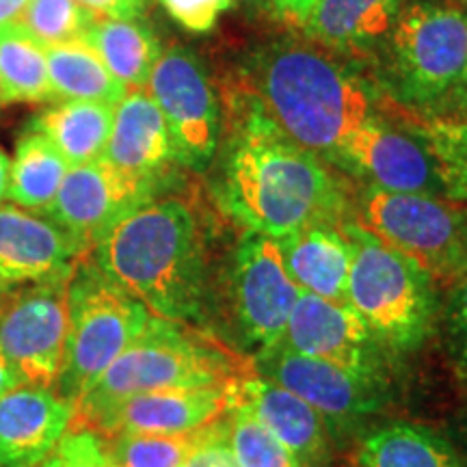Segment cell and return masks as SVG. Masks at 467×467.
Returning a JSON list of instances; mask_svg holds the SVG:
<instances>
[{"label": "cell", "instance_id": "cell-1", "mask_svg": "<svg viewBox=\"0 0 467 467\" xmlns=\"http://www.w3.org/2000/svg\"><path fill=\"white\" fill-rule=\"evenodd\" d=\"M89 258L151 317L213 336L217 284L206 230L189 202L162 197L132 210L110 227Z\"/></svg>", "mask_w": 467, "mask_h": 467}, {"label": "cell", "instance_id": "cell-2", "mask_svg": "<svg viewBox=\"0 0 467 467\" xmlns=\"http://www.w3.org/2000/svg\"><path fill=\"white\" fill-rule=\"evenodd\" d=\"M219 203L244 230L282 241L314 225H340L348 197L314 151L251 104L227 150L217 186Z\"/></svg>", "mask_w": 467, "mask_h": 467}, {"label": "cell", "instance_id": "cell-3", "mask_svg": "<svg viewBox=\"0 0 467 467\" xmlns=\"http://www.w3.org/2000/svg\"><path fill=\"white\" fill-rule=\"evenodd\" d=\"M254 370L251 359L195 327L151 317L145 329L76 402L72 424L89 426L137 394L230 385Z\"/></svg>", "mask_w": 467, "mask_h": 467}, {"label": "cell", "instance_id": "cell-4", "mask_svg": "<svg viewBox=\"0 0 467 467\" xmlns=\"http://www.w3.org/2000/svg\"><path fill=\"white\" fill-rule=\"evenodd\" d=\"M260 107L285 137L309 151L334 154L370 119V93L361 80L320 52L279 46L258 67Z\"/></svg>", "mask_w": 467, "mask_h": 467}, {"label": "cell", "instance_id": "cell-5", "mask_svg": "<svg viewBox=\"0 0 467 467\" xmlns=\"http://www.w3.org/2000/svg\"><path fill=\"white\" fill-rule=\"evenodd\" d=\"M353 249L347 303L396 364H405L437 337L441 290L424 268L389 247L355 219H344Z\"/></svg>", "mask_w": 467, "mask_h": 467}, {"label": "cell", "instance_id": "cell-6", "mask_svg": "<svg viewBox=\"0 0 467 467\" xmlns=\"http://www.w3.org/2000/svg\"><path fill=\"white\" fill-rule=\"evenodd\" d=\"M67 336L55 392L76 407L107 368L145 329L151 314L141 301L110 282L89 255L67 285Z\"/></svg>", "mask_w": 467, "mask_h": 467}, {"label": "cell", "instance_id": "cell-7", "mask_svg": "<svg viewBox=\"0 0 467 467\" xmlns=\"http://www.w3.org/2000/svg\"><path fill=\"white\" fill-rule=\"evenodd\" d=\"M299 292L285 268L279 241L244 230L227 288L217 292L213 336L254 359L284 340Z\"/></svg>", "mask_w": 467, "mask_h": 467}, {"label": "cell", "instance_id": "cell-8", "mask_svg": "<svg viewBox=\"0 0 467 467\" xmlns=\"http://www.w3.org/2000/svg\"><path fill=\"white\" fill-rule=\"evenodd\" d=\"M353 219L448 290L467 275V203L446 195L364 186Z\"/></svg>", "mask_w": 467, "mask_h": 467}, {"label": "cell", "instance_id": "cell-9", "mask_svg": "<svg viewBox=\"0 0 467 467\" xmlns=\"http://www.w3.org/2000/svg\"><path fill=\"white\" fill-rule=\"evenodd\" d=\"M396 87L407 104L440 110L467 85V11L416 3L392 28Z\"/></svg>", "mask_w": 467, "mask_h": 467}, {"label": "cell", "instance_id": "cell-10", "mask_svg": "<svg viewBox=\"0 0 467 467\" xmlns=\"http://www.w3.org/2000/svg\"><path fill=\"white\" fill-rule=\"evenodd\" d=\"M254 370L290 389L317 409L344 454L379 420L388 418L394 400L370 385L361 383L340 368L323 359L307 358L284 344L265 350L251 359Z\"/></svg>", "mask_w": 467, "mask_h": 467}, {"label": "cell", "instance_id": "cell-11", "mask_svg": "<svg viewBox=\"0 0 467 467\" xmlns=\"http://www.w3.org/2000/svg\"><path fill=\"white\" fill-rule=\"evenodd\" d=\"M279 344L340 368L396 400L402 366L396 364L348 303L327 301L309 292H299Z\"/></svg>", "mask_w": 467, "mask_h": 467}, {"label": "cell", "instance_id": "cell-12", "mask_svg": "<svg viewBox=\"0 0 467 467\" xmlns=\"http://www.w3.org/2000/svg\"><path fill=\"white\" fill-rule=\"evenodd\" d=\"M69 279L0 288V350L22 385L55 389L67 336Z\"/></svg>", "mask_w": 467, "mask_h": 467}, {"label": "cell", "instance_id": "cell-13", "mask_svg": "<svg viewBox=\"0 0 467 467\" xmlns=\"http://www.w3.org/2000/svg\"><path fill=\"white\" fill-rule=\"evenodd\" d=\"M145 89L165 117L175 162L197 171L206 169L217 151L219 107L197 57L180 46L165 50Z\"/></svg>", "mask_w": 467, "mask_h": 467}, {"label": "cell", "instance_id": "cell-14", "mask_svg": "<svg viewBox=\"0 0 467 467\" xmlns=\"http://www.w3.org/2000/svg\"><path fill=\"white\" fill-rule=\"evenodd\" d=\"M162 186L165 178L121 171L100 159L69 167L55 202L42 214L91 251L132 210L159 200Z\"/></svg>", "mask_w": 467, "mask_h": 467}, {"label": "cell", "instance_id": "cell-15", "mask_svg": "<svg viewBox=\"0 0 467 467\" xmlns=\"http://www.w3.org/2000/svg\"><path fill=\"white\" fill-rule=\"evenodd\" d=\"M337 165L366 180L364 186L389 192L443 195V186L429 150L379 119H368L331 154Z\"/></svg>", "mask_w": 467, "mask_h": 467}, {"label": "cell", "instance_id": "cell-16", "mask_svg": "<svg viewBox=\"0 0 467 467\" xmlns=\"http://www.w3.org/2000/svg\"><path fill=\"white\" fill-rule=\"evenodd\" d=\"M89 249L44 214L0 206V288L69 279Z\"/></svg>", "mask_w": 467, "mask_h": 467}, {"label": "cell", "instance_id": "cell-17", "mask_svg": "<svg viewBox=\"0 0 467 467\" xmlns=\"http://www.w3.org/2000/svg\"><path fill=\"white\" fill-rule=\"evenodd\" d=\"M230 400L265 424L301 467H331L340 461V448L317 409L260 372L249 370L232 381Z\"/></svg>", "mask_w": 467, "mask_h": 467}, {"label": "cell", "instance_id": "cell-18", "mask_svg": "<svg viewBox=\"0 0 467 467\" xmlns=\"http://www.w3.org/2000/svg\"><path fill=\"white\" fill-rule=\"evenodd\" d=\"M232 385V383H230ZM230 385L145 392L109 409L87 429L98 435H186L214 424L230 411Z\"/></svg>", "mask_w": 467, "mask_h": 467}, {"label": "cell", "instance_id": "cell-19", "mask_svg": "<svg viewBox=\"0 0 467 467\" xmlns=\"http://www.w3.org/2000/svg\"><path fill=\"white\" fill-rule=\"evenodd\" d=\"M74 420L52 388L20 385L0 396V467H42Z\"/></svg>", "mask_w": 467, "mask_h": 467}, {"label": "cell", "instance_id": "cell-20", "mask_svg": "<svg viewBox=\"0 0 467 467\" xmlns=\"http://www.w3.org/2000/svg\"><path fill=\"white\" fill-rule=\"evenodd\" d=\"M102 159L121 171L165 178L175 151L165 117L148 91H128L117 104Z\"/></svg>", "mask_w": 467, "mask_h": 467}, {"label": "cell", "instance_id": "cell-21", "mask_svg": "<svg viewBox=\"0 0 467 467\" xmlns=\"http://www.w3.org/2000/svg\"><path fill=\"white\" fill-rule=\"evenodd\" d=\"M348 457V467H463L443 429L392 416L372 424Z\"/></svg>", "mask_w": 467, "mask_h": 467}, {"label": "cell", "instance_id": "cell-22", "mask_svg": "<svg viewBox=\"0 0 467 467\" xmlns=\"http://www.w3.org/2000/svg\"><path fill=\"white\" fill-rule=\"evenodd\" d=\"M285 268L301 292L320 299L347 303L350 273L348 238L340 225H314L279 241Z\"/></svg>", "mask_w": 467, "mask_h": 467}, {"label": "cell", "instance_id": "cell-23", "mask_svg": "<svg viewBox=\"0 0 467 467\" xmlns=\"http://www.w3.org/2000/svg\"><path fill=\"white\" fill-rule=\"evenodd\" d=\"M115 107L102 102L58 100L31 117L28 128L42 132L69 167L100 161L107 150Z\"/></svg>", "mask_w": 467, "mask_h": 467}, {"label": "cell", "instance_id": "cell-24", "mask_svg": "<svg viewBox=\"0 0 467 467\" xmlns=\"http://www.w3.org/2000/svg\"><path fill=\"white\" fill-rule=\"evenodd\" d=\"M399 0H317L303 22L329 48H364L392 33Z\"/></svg>", "mask_w": 467, "mask_h": 467}, {"label": "cell", "instance_id": "cell-25", "mask_svg": "<svg viewBox=\"0 0 467 467\" xmlns=\"http://www.w3.org/2000/svg\"><path fill=\"white\" fill-rule=\"evenodd\" d=\"M83 42L128 91L148 85L151 69L162 55L156 35L141 20L96 17Z\"/></svg>", "mask_w": 467, "mask_h": 467}, {"label": "cell", "instance_id": "cell-26", "mask_svg": "<svg viewBox=\"0 0 467 467\" xmlns=\"http://www.w3.org/2000/svg\"><path fill=\"white\" fill-rule=\"evenodd\" d=\"M48 80L52 98L57 100L102 102L117 107L128 93L100 57L85 42L46 46Z\"/></svg>", "mask_w": 467, "mask_h": 467}, {"label": "cell", "instance_id": "cell-27", "mask_svg": "<svg viewBox=\"0 0 467 467\" xmlns=\"http://www.w3.org/2000/svg\"><path fill=\"white\" fill-rule=\"evenodd\" d=\"M67 171L69 165L61 151L42 132L26 126L9 165L7 197L16 206L42 214L55 202Z\"/></svg>", "mask_w": 467, "mask_h": 467}, {"label": "cell", "instance_id": "cell-28", "mask_svg": "<svg viewBox=\"0 0 467 467\" xmlns=\"http://www.w3.org/2000/svg\"><path fill=\"white\" fill-rule=\"evenodd\" d=\"M52 100L46 46L20 22L0 26V104Z\"/></svg>", "mask_w": 467, "mask_h": 467}, {"label": "cell", "instance_id": "cell-29", "mask_svg": "<svg viewBox=\"0 0 467 467\" xmlns=\"http://www.w3.org/2000/svg\"><path fill=\"white\" fill-rule=\"evenodd\" d=\"M418 134L435 162L443 195L467 203V117L429 115L418 121Z\"/></svg>", "mask_w": 467, "mask_h": 467}, {"label": "cell", "instance_id": "cell-30", "mask_svg": "<svg viewBox=\"0 0 467 467\" xmlns=\"http://www.w3.org/2000/svg\"><path fill=\"white\" fill-rule=\"evenodd\" d=\"M230 451L241 467H301L299 461L247 409L232 405L225 413Z\"/></svg>", "mask_w": 467, "mask_h": 467}, {"label": "cell", "instance_id": "cell-31", "mask_svg": "<svg viewBox=\"0 0 467 467\" xmlns=\"http://www.w3.org/2000/svg\"><path fill=\"white\" fill-rule=\"evenodd\" d=\"M203 431V429H202ZM202 431L186 435H109L102 437L113 467H182Z\"/></svg>", "mask_w": 467, "mask_h": 467}, {"label": "cell", "instance_id": "cell-32", "mask_svg": "<svg viewBox=\"0 0 467 467\" xmlns=\"http://www.w3.org/2000/svg\"><path fill=\"white\" fill-rule=\"evenodd\" d=\"M98 16L76 0H28L17 22L44 46L83 42L87 28Z\"/></svg>", "mask_w": 467, "mask_h": 467}, {"label": "cell", "instance_id": "cell-33", "mask_svg": "<svg viewBox=\"0 0 467 467\" xmlns=\"http://www.w3.org/2000/svg\"><path fill=\"white\" fill-rule=\"evenodd\" d=\"M443 292L435 340H440L454 383L467 396V275Z\"/></svg>", "mask_w": 467, "mask_h": 467}, {"label": "cell", "instance_id": "cell-34", "mask_svg": "<svg viewBox=\"0 0 467 467\" xmlns=\"http://www.w3.org/2000/svg\"><path fill=\"white\" fill-rule=\"evenodd\" d=\"M42 467H113L102 435L72 424Z\"/></svg>", "mask_w": 467, "mask_h": 467}, {"label": "cell", "instance_id": "cell-35", "mask_svg": "<svg viewBox=\"0 0 467 467\" xmlns=\"http://www.w3.org/2000/svg\"><path fill=\"white\" fill-rule=\"evenodd\" d=\"M167 14L191 33H208L234 0H161Z\"/></svg>", "mask_w": 467, "mask_h": 467}, {"label": "cell", "instance_id": "cell-36", "mask_svg": "<svg viewBox=\"0 0 467 467\" xmlns=\"http://www.w3.org/2000/svg\"><path fill=\"white\" fill-rule=\"evenodd\" d=\"M182 467H241L227 443L225 416L202 431L200 440L184 459Z\"/></svg>", "mask_w": 467, "mask_h": 467}, {"label": "cell", "instance_id": "cell-37", "mask_svg": "<svg viewBox=\"0 0 467 467\" xmlns=\"http://www.w3.org/2000/svg\"><path fill=\"white\" fill-rule=\"evenodd\" d=\"M98 17H115V20H139L148 0H76Z\"/></svg>", "mask_w": 467, "mask_h": 467}, {"label": "cell", "instance_id": "cell-38", "mask_svg": "<svg viewBox=\"0 0 467 467\" xmlns=\"http://www.w3.org/2000/svg\"><path fill=\"white\" fill-rule=\"evenodd\" d=\"M443 433L451 437L461 461H463V467H467V409L448 420L446 426H443Z\"/></svg>", "mask_w": 467, "mask_h": 467}, {"label": "cell", "instance_id": "cell-39", "mask_svg": "<svg viewBox=\"0 0 467 467\" xmlns=\"http://www.w3.org/2000/svg\"><path fill=\"white\" fill-rule=\"evenodd\" d=\"M275 3V7L279 14L284 17H288V20H295V22H306V17L309 16V11L314 9V5H317V0H273Z\"/></svg>", "mask_w": 467, "mask_h": 467}, {"label": "cell", "instance_id": "cell-40", "mask_svg": "<svg viewBox=\"0 0 467 467\" xmlns=\"http://www.w3.org/2000/svg\"><path fill=\"white\" fill-rule=\"evenodd\" d=\"M433 115H448V117H467V85L463 89L454 93L440 110H435Z\"/></svg>", "mask_w": 467, "mask_h": 467}, {"label": "cell", "instance_id": "cell-41", "mask_svg": "<svg viewBox=\"0 0 467 467\" xmlns=\"http://www.w3.org/2000/svg\"><path fill=\"white\" fill-rule=\"evenodd\" d=\"M28 0H0V26L17 22L25 14Z\"/></svg>", "mask_w": 467, "mask_h": 467}, {"label": "cell", "instance_id": "cell-42", "mask_svg": "<svg viewBox=\"0 0 467 467\" xmlns=\"http://www.w3.org/2000/svg\"><path fill=\"white\" fill-rule=\"evenodd\" d=\"M20 379L14 372V368L7 361V358L3 355V350H0V396L11 392V389L20 388Z\"/></svg>", "mask_w": 467, "mask_h": 467}, {"label": "cell", "instance_id": "cell-43", "mask_svg": "<svg viewBox=\"0 0 467 467\" xmlns=\"http://www.w3.org/2000/svg\"><path fill=\"white\" fill-rule=\"evenodd\" d=\"M9 159L3 150H0V203H3L5 197H7L9 189Z\"/></svg>", "mask_w": 467, "mask_h": 467}, {"label": "cell", "instance_id": "cell-44", "mask_svg": "<svg viewBox=\"0 0 467 467\" xmlns=\"http://www.w3.org/2000/svg\"><path fill=\"white\" fill-rule=\"evenodd\" d=\"M451 5H454V7H461L467 11V0H451Z\"/></svg>", "mask_w": 467, "mask_h": 467}, {"label": "cell", "instance_id": "cell-45", "mask_svg": "<svg viewBox=\"0 0 467 467\" xmlns=\"http://www.w3.org/2000/svg\"><path fill=\"white\" fill-rule=\"evenodd\" d=\"M243 3H251V0H243Z\"/></svg>", "mask_w": 467, "mask_h": 467}, {"label": "cell", "instance_id": "cell-46", "mask_svg": "<svg viewBox=\"0 0 467 467\" xmlns=\"http://www.w3.org/2000/svg\"><path fill=\"white\" fill-rule=\"evenodd\" d=\"M331 467H340V463H337V465H331Z\"/></svg>", "mask_w": 467, "mask_h": 467}]
</instances>
